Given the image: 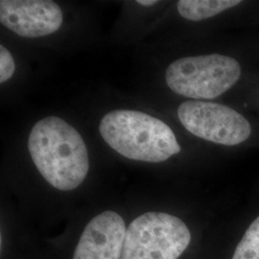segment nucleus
Here are the masks:
<instances>
[{
    "label": "nucleus",
    "instance_id": "f257e3e1",
    "mask_svg": "<svg viewBox=\"0 0 259 259\" xmlns=\"http://www.w3.org/2000/svg\"><path fill=\"white\" fill-rule=\"evenodd\" d=\"M28 150L38 172L56 189L73 190L89 173V153L83 139L60 117L37 121L30 132Z\"/></svg>",
    "mask_w": 259,
    "mask_h": 259
},
{
    "label": "nucleus",
    "instance_id": "f03ea898",
    "mask_svg": "<svg viewBox=\"0 0 259 259\" xmlns=\"http://www.w3.org/2000/svg\"><path fill=\"white\" fill-rule=\"evenodd\" d=\"M99 133L115 152L134 160L157 163L182 151L173 130L141 111L108 112L100 121Z\"/></svg>",
    "mask_w": 259,
    "mask_h": 259
},
{
    "label": "nucleus",
    "instance_id": "7ed1b4c3",
    "mask_svg": "<svg viewBox=\"0 0 259 259\" xmlns=\"http://www.w3.org/2000/svg\"><path fill=\"white\" fill-rule=\"evenodd\" d=\"M242 74V65L237 59L213 53L178 59L167 67L165 81L178 95L211 101L231 91Z\"/></svg>",
    "mask_w": 259,
    "mask_h": 259
},
{
    "label": "nucleus",
    "instance_id": "20e7f679",
    "mask_svg": "<svg viewBox=\"0 0 259 259\" xmlns=\"http://www.w3.org/2000/svg\"><path fill=\"white\" fill-rule=\"evenodd\" d=\"M190 240V232L180 218L144 213L127 228L121 259H178Z\"/></svg>",
    "mask_w": 259,
    "mask_h": 259
},
{
    "label": "nucleus",
    "instance_id": "39448f33",
    "mask_svg": "<svg viewBox=\"0 0 259 259\" xmlns=\"http://www.w3.org/2000/svg\"><path fill=\"white\" fill-rule=\"evenodd\" d=\"M178 117L195 137L226 147L242 145L252 136L250 121L240 111L221 103L185 101L178 108Z\"/></svg>",
    "mask_w": 259,
    "mask_h": 259
},
{
    "label": "nucleus",
    "instance_id": "423d86ee",
    "mask_svg": "<svg viewBox=\"0 0 259 259\" xmlns=\"http://www.w3.org/2000/svg\"><path fill=\"white\" fill-rule=\"evenodd\" d=\"M63 12L51 0H1L0 22L17 35L39 37L58 31Z\"/></svg>",
    "mask_w": 259,
    "mask_h": 259
},
{
    "label": "nucleus",
    "instance_id": "0eeeda50",
    "mask_svg": "<svg viewBox=\"0 0 259 259\" xmlns=\"http://www.w3.org/2000/svg\"><path fill=\"white\" fill-rule=\"evenodd\" d=\"M126 231L118 213H100L84 228L73 259H120Z\"/></svg>",
    "mask_w": 259,
    "mask_h": 259
},
{
    "label": "nucleus",
    "instance_id": "6e6552de",
    "mask_svg": "<svg viewBox=\"0 0 259 259\" xmlns=\"http://www.w3.org/2000/svg\"><path fill=\"white\" fill-rule=\"evenodd\" d=\"M242 3L240 0H181L177 9L184 19L201 21L236 8Z\"/></svg>",
    "mask_w": 259,
    "mask_h": 259
},
{
    "label": "nucleus",
    "instance_id": "1a4fd4ad",
    "mask_svg": "<svg viewBox=\"0 0 259 259\" xmlns=\"http://www.w3.org/2000/svg\"><path fill=\"white\" fill-rule=\"evenodd\" d=\"M232 259H259V216L247 229Z\"/></svg>",
    "mask_w": 259,
    "mask_h": 259
},
{
    "label": "nucleus",
    "instance_id": "9d476101",
    "mask_svg": "<svg viewBox=\"0 0 259 259\" xmlns=\"http://www.w3.org/2000/svg\"><path fill=\"white\" fill-rule=\"evenodd\" d=\"M16 69L15 61L9 50L0 46V83H5L14 75Z\"/></svg>",
    "mask_w": 259,
    "mask_h": 259
},
{
    "label": "nucleus",
    "instance_id": "9b49d317",
    "mask_svg": "<svg viewBox=\"0 0 259 259\" xmlns=\"http://www.w3.org/2000/svg\"><path fill=\"white\" fill-rule=\"evenodd\" d=\"M137 2L142 6H153L157 3V0H139Z\"/></svg>",
    "mask_w": 259,
    "mask_h": 259
}]
</instances>
